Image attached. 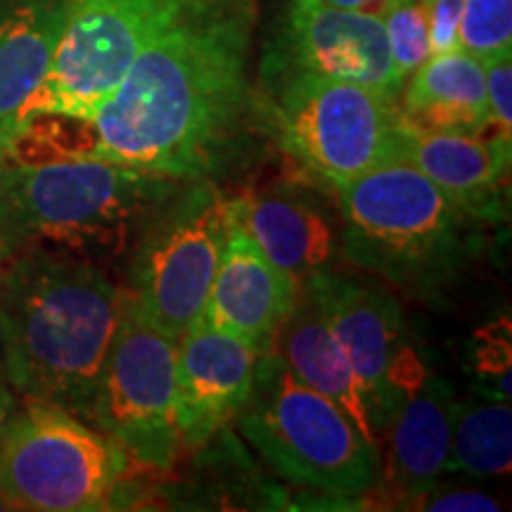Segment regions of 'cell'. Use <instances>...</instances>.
<instances>
[{
	"mask_svg": "<svg viewBox=\"0 0 512 512\" xmlns=\"http://www.w3.org/2000/svg\"><path fill=\"white\" fill-rule=\"evenodd\" d=\"M124 465L110 437L48 401L24 399L0 432V496L12 510H105Z\"/></svg>",
	"mask_w": 512,
	"mask_h": 512,
	"instance_id": "cell-6",
	"label": "cell"
},
{
	"mask_svg": "<svg viewBox=\"0 0 512 512\" xmlns=\"http://www.w3.org/2000/svg\"><path fill=\"white\" fill-rule=\"evenodd\" d=\"M195 3L197 0H64L62 34L53 64L22 119L36 112H57L91 121L140 50Z\"/></svg>",
	"mask_w": 512,
	"mask_h": 512,
	"instance_id": "cell-9",
	"label": "cell"
},
{
	"mask_svg": "<svg viewBox=\"0 0 512 512\" xmlns=\"http://www.w3.org/2000/svg\"><path fill=\"white\" fill-rule=\"evenodd\" d=\"M422 508L425 510H486V512H496L501 510L494 498L479 494V491H448V494H439L432 498H420Z\"/></svg>",
	"mask_w": 512,
	"mask_h": 512,
	"instance_id": "cell-27",
	"label": "cell"
},
{
	"mask_svg": "<svg viewBox=\"0 0 512 512\" xmlns=\"http://www.w3.org/2000/svg\"><path fill=\"white\" fill-rule=\"evenodd\" d=\"M396 72L403 81L432 57L430 24L422 0H396L382 15Z\"/></svg>",
	"mask_w": 512,
	"mask_h": 512,
	"instance_id": "cell-23",
	"label": "cell"
},
{
	"mask_svg": "<svg viewBox=\"0 0 512 512\" xmlns=\"http://www.w3.org/2000/svg\"><path fill=\"white\" fill-rule=\"evenodd\" d=\"M174 185L102 157L36 164L0 157V259L57 252L98 264L126 247Z\"/></svg>",
	"mask_w": 512,
	"mask_h": 512,
	"instance_id": "cell-3",
	"label": "cell"
},
{
	"mask_svg": "<svg viewBox=\"0 0 512 512\" xmlns=\"http://www.w3.org/2000/svg\"><path fill=\"white\" fill-rule=\"evenodd\" d=\"M88 425L143 465H174L176 342L147 320L126 294V306L102 363Z\"/></svg>",
	"mask_w": 512,
	"mask_h": 512,
	"instance_id": "cell-10",
	"label": "cell"
},
{
	"mask_svg": "<svg viewBox=\"0 0 512 512\" xmlns=\"http://www.w3.org/2000/svg\"><path fill=\"white\" fill-rule=\"evenodd\" d=\"M126 292L95 261L57 252L0 259V363L24 399L88 422Z\"/></svg>",
	"mask_w": 512,
	"mask_h": 512,
	"instance_id": "cell-2",
	"label": "cell"
},
{
	"mask_svg": "<svg viewBox=\"0 0 512 512\" xmlns=\"http://www.w3.org/2000/svg\"><path fill=\"white\" fill-rule=\"evenodd\" d=\"M226 223L228 200L211 181L174 185L140 223L126 294L174 342L204 309Z\"/></svg>",
	"mask_w": 512,
	"mask_h": 512,
	"instance_id": "cell-8",
	"label": "cell"
},
{
	"mask_svg": "<svg viewBox=\"0 0 512 512\" xmlns=\"http://www.w3.org/2000/svg\"><path fill=\"white\" fill-rule=\"evenodd\" d=\"M401 114L422 131L472 133L489 128L484 62L463 48L432 55L411 74Z\"/></svg>",
	"mask_w": 512,
	"mask_h": 512,
	"instance_id": "cell-20",
	"label": "cell"
},
{
	"mask_svg": "<svg viewBox=\"0 0 512 512\" xmlns=\"http://www.w3.org/2000/svg\"><path fill=\"white\" fill-rule=\"evenodd\" d=\"M275 354L306 387L335 401L370 444L380 446L361 382L325 323L318 304L299 287L297 299L273 344Z\"/></svg>",
	"mask_w": 512,
	"mask_h": 512,
	"instance_id": "cell-19",
	"label": "cell"
},
{
	"mask_svg": "<svg viewBox=\"0 0 512 512\" xmlns=\"http://www.w3.org/2000/svg\"><path fill=\"white\" fill-rule=\"evenodd\" d=\"M512 463L510 401L496 399L458 408L446 470L475 477L508 475Z\"/></svg>",
	"mask_w": 512,
	"mask_h": 512,
	"instance_id": "cell-21",
	"label": "cell"
},
{
	"mask_svg": "<svg viewBox=\"0 0 512 512\" xmlns=\"http://www.w3.org/2000/svg\"><path fill=\"white\" fill-rule=\"evenodd\" d=\"M328 5H335V8L351 10V12H366V15L382 17L396 0H325Z\"/></svg>",
	"mask_w": 512,
	"mask_h": 512,
	"instance_id": "cell-28",
	"label": "cell"
},
{
	"mask_svg": "<svg viewBox=\"0 0 512 512\" xmlns=\"http://www.w3.org/2000/svg\"><path fill=\"white\" fill-rule=\"evenodd\" d=\"M0 510H12V505H10L8 501H5L3 496H0Z\"/></svg>",
	"mask_w": 512,
	"mask_h": 512,
	"instance_id": "cell-30",
	"label": "cell"
},
{
	"mask_svg": "<svg viewBox=\"0 0 512 512\" xmlns=\"http://www.w3.org/2000/svg\"><path fill=\"white\" fill-rule=\"evenodd\" d=\"M482 347L477 351V370L486 377H496V399L510 401V323L498 320L482 330Z\"/></svg>",
	"mask_w": 512,
	"mask_h": 512,
	"instance_id": "cell-25",
	"label": "cell"
},
{
	"mask_svg": "<svg viewBox=\"0 0 512 512\" xmlns=\"http://www.w3.org/2000/svg\"><path fill=\"white\" fill-rule=\"evenodd\" d=\"M62 19L64 0H0V147L46 81Z\"/></svg>",
	"mask_w": 512,
	"mask_h": 512,
	"instance_id": "cell-18",
	"label": "cell"
},
{
	"mask_svg": "<svg viewBox=\"0 0 512 512\" xmlns=\"http://www.w3.org/2000/svg\"><path fill=\"white\" fill-rule=\"evenodd\" d=\"M465 0H430L427 8V24H430L432 55L448 53L458 48V27L463 17Z\"/></svg>",
	"mask_w": 512,
	"mask_h": 512,
	"instance_id": "cell-26",
	"label": "cell"
},
{
	"mask_svg": "<svg viewBox=\"0 0 512 512\" xmlns=\"http://www.w3.org/2000/svg\"><path fill=\"white\" fill-rule=\"evenodd\" d=\"M458 48L482 62L512 53V0H465Z\"/></svg>",
	"mask_w": 512,
	"mask_h": 512,
	"instance_id": "cell-22",
	"label": "cell"
},
{
	"mask_svg": "<svg viewBox=\"0 0 512 512\" xmlns=\"http://www.w3.org/2000/svg\"><path fill=\"white\" fill-rule=\"evenodd\" d=\"M318 74L399 98L396 72L382 17L351 12L325 0H287L278 38L264 60V79Z\"/></svg>",
	"mask_w": 512,
	"mask_h": 512,
	"instance_id": "cell-12",
	"label": "cell"
},
{
	"mask_svg": "<svg viewBox=\"0 0 512 512\" xmlns=\"http://www.w3.org/2000/svg\"><path fill=\"white\" fill-rule=\"evenodd\" d=\"M339 254L401 290L434 297L475 254V216L406 162L337 185Z\"/></svg>",
	"mask_w": 512,
	"mask_h": 512,
	"instance_id": "cell-4",
	"label": "cell"
},
{
	"mask_svg": "<svg viewBox=\"0 0 512 512\" xmlns=\"http://www.w3.org/2000/svg\"><path fill=\"white\" fill-rule=\"evenodd\" d=\"M299 287L318 304L332 337L349 358L380 439L401 401L413 394L427 375L408 344L399 299L382 285L349 278L330 268L306 278Z\"/></svg>",
	"mask_w": 512,
	"mask_h": 512,
	"instance_id": "cell-11",
	"label": "cell"
},
{
	"mask_svg": "<svg viewBox=\"0 0 512 512\" xmlns=\"http://www.w3.org/2000/svg\"><path fill=\"white\" fill-rule=\"evenodd\" d=\"M254 0H197L152 38L93 114L98 157L169 181H211L256 117Z\"/></svg>",
	"mask_w": 512,
	"mask_h": 512,
	"instance_id": "cell-1",
	"label": "cell"
},
{
	"mask_svg": "<svg viewBox=\"0 0 512 512\" xmlns=\"http://www.w3.org/2000/svg\"><path fill=\"white\" fill-rule=\"evenodd\" d=\"M484 72L489 126H494L501 136L512 138V53L484 60Z\"/></svg>",
	"mask_w": 512,
	"mask_h": 512,
	"instance_id": "cell-24",
	"label": "cell"
},
{
	"mask_svg": "<svg viewBox=\"0 0 512 512\" xmlns=\"http://www.w3.org/2000/svg\"><path fill=\"white\" fill-rule=\"evenodd\" d=\"M280 145L332 188L399 159L401 107L373 88L318 74L266 79Z\"/></svg>",
	"mask_w": 512,
	"mask_h": 512,
	"instance_id": "cell-7",
	"label": "cell"
},
{
	"mask_svg": "<svg viewBox=\"0 0 512 512\" xmlns=\"http://www.w3.org/2000/svg\"><path fill=\"white\" fill-rule=\"evenodd\" d=\"M228 211L273 266L297 285L328 271L339 256V226L313 195L273 188L228 200Z\"/></svg>",
	"mask_w": 512,
	"mask_h": 512,
	"instance_id": "cell-16",
	"label": "cell"
},
{
	"mask_svg": "<svg viewBox=\"0 0 512 512\" xmlns=\"http://www.w3.org/2000/svg\"><path fill=\"white\" fill-rule=\"evenodd\" d=\"M259 354L240 337L197 318L176 342V427L200 448L238 418L252 392Z\"/></svg>",
	"mask_w": 512,
	"mask_h": 512,
	"instance_id": "cell-13",
	"label": "cell"
},
{
	"mask_svg": "<svg viewBox=\"0 0 512 512\" xmlns=\"http://www.w3.org/2000/svg\"><path fill=\"white\" fill-rule=\"evenodd\" d=\"M238 420L245 439L287 482L339 498L380 484V446L335 401L297 380L275 351L259 356Z\"/></svg>",
	"mask_w": 512,
	"mask_h": 512,
	"instance_id": "cell-5",
	"label": "cell"
},
{
	"mask_svg": "<svg viewBox=\"0 0 512 512\" xmlns=\"http://www.w3.org/2000/svg\"><path fill=\"white\" fill-rule=\"evenodd\" d=\"M299 285L266 259L228 211L226 242L200 318L240 337L256 354H271Z\"/></svg>",
	"mask_w": 512,
	"mask_h": 512,
	"instance_id": "cell-14",
	"label": "cell"
},
{
	"mask_svg": "<svg viewBox=\"0 0 512 512\" xmlns=\"http://www.w3.org/2000/svg\"><path fill=\"white\" fill-rule=\"evenodd\" d=\"M460 403L441 377L425 375L389 420V486L401 501H420L446 470Z\"/></svg>",
	"mask_w": 512,
	"mask_h": 512,
	"instance_id": "cell-17",
	"label": "cell"
},
{
	"mask_svg": "<svg viewBox=\"0 0 512 512\" xmlns=\"http://www.w3.org/2000/svg\"><path fill=\"white\" fill-rule=\"evenodd\" d=\"M12 411H15V396H12L10 380L8 375H5L3 363H0V432H3L5 422H8Z\"/></svg>",
	"mask_w": 512,
	"mask_h": 512,
	"instance_id": "cell-29",
	"label": "cell"
},
{
	"mask_svg": "<svg viewBox=\"0 0 512 512\" xmlns=\"http://www.w3.org/2000/svg\"><path fill=\"white\" fill-rule=\"evenodd\" d=\"M510 138L494 133L422 131L403 119L399 162L411 164L477 221L503 214V181L510 169Z\"/></svg>",
	"mask_w": 512,
	"mask_h": 512,
	"instance_id": "cell-15",
	"label": "cell"
}]
</instances>
